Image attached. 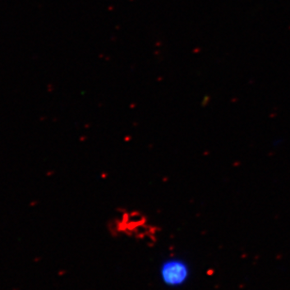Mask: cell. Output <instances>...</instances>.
<instances>
[{
    "label": "cell",
    "instance_id": "obj_1",
    "mask_svg": "<svg viewBox=\"0 0 290 290\" xmlns=\"http://www.w3.org/2000/svg\"><path fill=\"white\" fill-rule=\"evenodd\" d=\"M187 274L186 266L179 262H169L162 269V275L165 282L170 284H178L182 283Z\"/></svg>",
    "mask_w": 290,
    "mask_h": 290
}]
</instances>
